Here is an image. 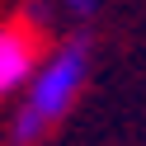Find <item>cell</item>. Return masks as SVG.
I'll return each instance as SVG.
<instances>
[{"instance_id":"1","label":"cell","mask_w":146,"mask_h":146,"mask_svg":"<svg viewBox=\"0 0 146 146\" xmlns=\"http://www.w3.org/2000/svg\"><path fill=\"white\" fill-rule=\"evenodd\" d=\"M80 85H85V47L71 42V47H61L42 71H33L29 104H24V113L14 118V137H19V141H38V137L71 108V99L80 94Z\"/></svg>"},{"instance_id":"2","label":"cell","mask_w":146,"mask_h":146,"mask_svg":"<svg viewBox=\"0 0 146 146\" xmlns=\"http://www.w3.org/2000/svg\"><path fill=\"white\" fill-rule=\"evenodd\" d=\"M33 80V38L14 24H0V94Z\"/></svg>"},{"instance_id":"3","label":"cell","mask_w":146,"mask_h":146,"mask_svg":"<svg viewBox=\"0 0 146 146\" xmlns=\"http://www.w3.org/2000/svg\"><path fill=\"white\" fill-rule=\"evenodd\" d=\"M66 5H71L76 14H90V10H94V0H66Z\"/></svg>"}]
</instances>
